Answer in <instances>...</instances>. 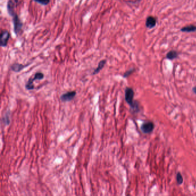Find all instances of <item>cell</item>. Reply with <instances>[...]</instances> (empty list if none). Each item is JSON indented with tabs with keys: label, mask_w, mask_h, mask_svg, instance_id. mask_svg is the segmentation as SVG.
I'll use <instances>...</instances> for the list:
<instances>
[{
	"label": "cell",
	"mask_w": 196,
	"mask_h": 196,
	"mask_svg": "<svg viewBox=\"0 0 196 196\" xmlns=\"http://www.w3.org/2000/svg\"><path fill=\"white\" fill-rule=\"evenodd\" d=\"M134 91L132 89L127 87L125 90V99L127 103L130 106L135 113H137L140 110L139 105L136 101H134Z\"/></svg>",
	"instance_id": "1"
},
{
	"label": "cell",
	"mask_w": 196,
	"mask_h": 196,
	"mask_svg": "<svg viewBox=\"0 0 196 196\" xmlns=\"http://www.w3.org/2000/svg\"><path fill=\"white\" fill-rule=\"evenodd\" d=\"M10 16L13 17L14 32L16 35H18V33L21 30L23 24L22 22L21 21L20 19L18 17V15L15 12L11 14Z\"/></svg>",
	"instance_id": "2"
},
{
	"label": "cell",
	"mask_w": 196,
	"mask_h": 196,
	"mask_svg": "<svg viewBox=\"0 0 196 196\" xmlns=\"http://www.w3.org/2000/svg\"><path fill=\"white\" fill-rule=\"evenodd\" d=\"M44 78V74L42 72H37L34 75V78H31L26 85V88L28 90H32L34 89L35 87L34 85V82L36 80H42Z\"/></svg>",
	"instance_id": "3"
},
{
	"label": "cell",
	"mask_w": 196,
	"mask_h": 196,
	"mask_svg": "<svg viewBox=\"0 0 196 196\" xmlns=\"http://www.w3.org/2000/svg\"><path fill=\"white\" fill-rule=\"evenodd\" d=\"M154 128V124L152 122H146L143 123L140 129L143 133L148 134H150Z\"/></svg>",
	"instance_id": "4"
},
{
	"label": "cell",
	"mask_w": 196,
	"mask_h": 196,
	"mask_svg": "<svg viewBox=\"0 0 196 196\" xmlns=\"http://www.w3.org/2000/svg\"><path fill=\"white\" fill-rule=\"evenodd\" d=\"M10 37V33L7 30H2L1 33L0 45L2 47L7 46Z\"/></svg>",
	"instance_id": "5"
},
{
	"label": "cell",
	"mask_w": 196,
	"mask_h": 196,
	"mask_svg": "<svg viewBox=\"0 0 196 196\" xmlns=\"http://www.w3.org/2000/svg\"><path fill=\"white\" fill-rule=\"evenodd\" d=\"M75 95H76V92L72 91L63 94L61 96L60 99L63 102H68L73 100L74 98H75Z\"/></svg>",
	"instance_id": "6"
},
{
	"label": "cell",
	"mask_w": 196,
	"mask_h": 196,
	"mask_svg": "<svg viewBox=\"0 0 196 196\" xmlns=\"http://www.w3.org/2000/svg\"><path fill=\"white\" fill-rule=\"evenodd\" d=\"M157 25V19L153 16H148L146 19V26L148 28L152 29L156 26Z\"/></svg>",
	"instance_id": "7"
},
{
	"label": "cell",
	"mask_w": 196,
	"mask_h": 196,
	"mask_svg": "<svg viewBox=\"0 0 196 196\" xmlns=\"http://www.w3.org/2000/svg\"><path fill=\"white\" fill-rule=\"evenodd\" d=\"M29 64H26V65H23L21 64H19L18 62H15L14 64H13L11 65V70L15 72H18L21 71L22 70H23L24 68H26L27 66H28Z\"/></svg>",
	"instance_id": "8"
},
{
	"label": "cell",
	"mask_w": 196,
	"mask_h": 196,
	"mask_svg": "<svg viewBox=\"0 0 196 196\" xmlns=\"http://www.w3.org/2000/svg\"><path fill=\"white\" fill-rule=\"evenodd\" d=\"M181 31L182 32H196V26L194 25H189L185 27H183L181 29Z\"/></svg>",
	"instance_id": "9"
},
{
	"label": "cell",
	"mask_w": 196,
	"mask_h": 196,
	"mask_svg": "<svg viewBox=\"0 0 196 196\" xmlns=\"http://www.w3.org/2000/svg\"><path fill=\"white\" fill-rule=\"evenodd\" d=\"M106 60H102L101 61H100L98 63V66L94 70V72L93 73V75H96L97 73H98L99 72L101 71V70L104 67L105 64H106Z\"/></svg>",
	"instance_id": "10"
},
{
	"label": "cell",
	"mask_w": 196,
	"mask_h": 196,
	"mask_svg": "<svg viewBox=\"0 0 196 196\" xmlns=\"http://www.w3.org/2000/svg\"><path fill=\"white\" fill-rule=\"evenodd\" d=\"M178 52L176 51H170L167 54H166V57L167 59L169 60H174L178 57Z\"/></svg>",
	"instance_id": "11"
},
{
	"label": "cell",
	"mask_w": 196,
	"mask_h": 196,
	"mask_svg": "<svg viewBox=\"0 0 196 196\" xmlns=\"http://www.w3.org/2000/svg\"><path fill=\"white\" fill-rule=\"evenodd\" d=\"M176 181L177 182V184L180 185H182L183 182H184V178H183V176L181 174V173L180 172H178L176 174Z\"/></svg>",
	"instance_id": "12"
},
{
	"label": "cell",
	"mask_w": 196,
	"mask_h": 196,
	"mask_svg": "<svg viewBox=\"0 0 196 196\" xmlns=\"http://www.w3.org/2000/svg\"><path fill=\"white\" fill-rule=\"evenodd\" d=\"M2 120H3L4 124H5V125H8L10 124V113H9V111L6 113Z\"/></svg>",
	"instance_id": "13"
},
{
	"label": "cell",
	"mask_w": 196,
	"mask_h": 196,
	"mask_svg": "<svg viewBox=\"0 0 196 196\" xmlns=\"http://www.w3.org/2000/svg\"><path fill=\"white\" fill-rule=\"evenodd\" d=\"M34 1H35L36 2H37L42 5H48L50 2V0H33Z\"/></svg>",
	"instance_id": "14"
},
{
	"label": "cell",
	"mask_w": 196,
	"mask_h": 196,
	"mask_svg": "<svg viewBox=\"0 0 196 196\" xmlns=\"http://www.w3.org/2000/svg\"><path fill=\"white\" fill-rule=\"evenodd\" d=\"M135 69L134 68H132V69H131L128 71H127V72H125L124 73V74L123 75V77L124 78H127L128 77L129 75H131L132 73H133L134 72H135Z\"/></svg>",
	"instance_id": "15"
},
{
	"label": "cell",
	"mask_w": 196,
	"mask_h": 196,
	"mask_svg": "<svg viewBox=\"0 0 196 196\" xmlns=\"http://www.w3.org/2000/svg\"><path fill=\"white\" fill-rule=\"evenodd\" d=\"M193 92L195 93V94H196V87H193Z\"/></svg>",
	"instance_id": "16"
},
{
	"label": "cell",
	"mask_w": 196,
	"mask_h": 196,
	"mask_svg": "<svg viewBox=\"0 0 196 196\" xmlns=\"http://www.w3.org/2000/svg\"><path fill=\"white\" fill-rule=\"evenodd\" d=\"M137 1H141V0H137Z\"/></svg>",
	"instance_id": "17"
}]
</instances>
